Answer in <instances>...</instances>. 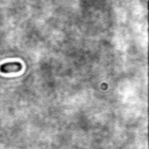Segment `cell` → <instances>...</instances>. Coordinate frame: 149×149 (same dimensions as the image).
Masks as SVG:
<instances>
[{"label":"cell","instance_id":"obj_1","mask_svg":"<svg viewBox=\"0 0 149 149\" xmlns=\"http://www.w3.org/2000/svg\"><path fill=\"white\" fill-rule=\"evenodd\" d=\"M21 69H22V64L20 62H9L0 66V71L2 73H13V72L20 71Z\"/></svg>","mask_w":149,"mask_h":149}]
</instances>
